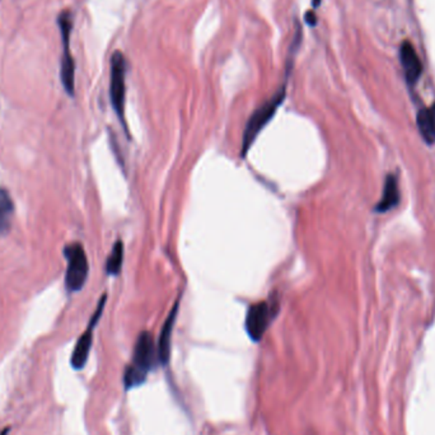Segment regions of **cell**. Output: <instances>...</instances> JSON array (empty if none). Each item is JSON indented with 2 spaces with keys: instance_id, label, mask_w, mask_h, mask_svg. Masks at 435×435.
I'll return each mask as SVG.
<instances>
[{
  "instance_id": "6da1fadb",
  "label": "cell",
  "mask_w": 435,
  "mask_h": 435,
  "mask_svg": "<svg viewBox=\"0 0 435 435\" xmlns=\"http://www.w3.org/2000/svg\"><path fill=\"white\" fill-rule=\"evenodd\" d=\"M158 360V350L150 332L143 331L138 336L134 349L133 362L127 365L124 373V385L127 390L139 387L145 382L148 373L155 368Z\"/></svg>"
},
{
  "instance_id": "7a4b0ae2",
  "label": "cell",
  "mask_w": 435,
  "mask_h": 435,
  "mask_svg": "<svg viewBox=\"0 0 435 435\" xmlns=\"http://www.w3.org/2000/svg\"><path fill=\"white\" fill-rule=\"evenodd\" d=\"M287 97V85H283L280 90L275 93L270 99H267L262 105L251 115V117L247 121L243 138H242V148H241V157L246 158L248 150L252 147L253 143L257 139L259 134L265 129L267 124L273 120L279 107L283 105Z\"/></svg>"
},
{
  "instance_id": "3957f363",
  "label": "cell",
  "mask_w": 435,
  "mask_h": 435,
  "mask_svg": "<svg viewBox=\"0 0 435 435\" xmlns=\"http://www.w3.org/2000/svg\"><path fill=\"white\" fill-rule=\"evenodd\" d=\"M125 99H127V60L122 52L116 51L111 57L110 77V99L113 111L117 115L122 127L127 131L125 120Z\"/></svg>"
},
{
  "instance_id": "277c9868",
  "label": "cell",
  "mask_w": 435,
  "mask_h": 435,
  "mask_svg": "<svg viewBox=\"0 0 435 435\" xmlns=\"http://www.w3.org/2000/svg\"><path fill=\"white\" fill-rule=\"evenodd\" d=\"M64 255L66 257L65 287L68 292L76 293L85 287L90 274L87 253L80 243H71L64 248Z\"/></svg>"
},
{
  "instance_id": "5b68a950",
  "label": "cell",
  "mask_w": 435,
  "mask_h": 435,
  "mask_svg": "<svg viewBox=\"0 0 435 435\" xmlns=\"http://www.w3.org/2000/svg\"><path fill=\"white\" fill-rule=\"evenodd\" d=\"M57 24L63 40V57H62V69L60 78L65 92L73 97L76 91V63L71 57V35L73 29V15L69 10H64L57 17Z\"/></svg>"
},
{
  "instance_id": "8992f818",
  "label": "cell",
  "mask_w": 435,
  "mask_h": 435,
  "mask_svg": "<svg viewBox=\"0 0 435 435\" xmlns=\"http://www.w3.org/2000/svg\"><path fill=\"white\" fill-rule=\"evenodd\" d=\"M278 309L279 307L276 304L267 302V301L255 303L248 308L246 316V331L252 341L259 343L262 340L270 323L278 315Z\"/></svg>"
},
{
  "instance_id": "52a82bcc",
  "label": "cell",
  "mask_w": 435,
  "mask_h": 435,
  "mask_svg": "<svg viewBox=\"0 0 435 435\" xmlns=\"http://www.w3.org/2000/svg\"><path fill=\"white\" fill-rule=\"evenodd\" d=\"M106 302H107V295L104 294L102 298L99 299V306L94 311L93 316L91 317V321L88 323L87 330L78 338L77 344L74 346V350H73V354H71V364L77 371L83 369L85 364H87V362H88L92 344H93V331H94V327L97 326L99 318L104 313Z\"/></svg>"
},
{
  "instance_id": "ba28073f",
  "label": "cell",
  "mask_w": 435,
  "mask_h": 435,
  "mask_svg": "<svg viewBox=\"0 0 435 435\" xmlns=\"http://www.w3.org/2000/svg\"><path fill=\"white\" fill-rule=\"evenodd\" d=\"M180 303H181V297L177 298L173 307L169 311V316L164 321V325L162 327L161 335L158 338V344H157L158 360H159V364L163 365V366L169 364V358H171L172 334H173V327H175L176 320H177V315H178Z\"/></svg>"
},
{
  "instance_id": "9c48e42d",
  "label": "cell",
  "mask_w": 435,
  "mask_h": 435,
  "mask_svg": "<svg viewBox=\"0 0 435 435\" xmlns=\"http://www.w3.org/2000/svg\"><path fill=\"white\" fill-rule=\"evenodd\" d=\"M400 59L407 83L410 85H415L422 73V64L413 43L410 41H404L401 45Z\"/></svg>"
},
{
  "instance_id": "30bf717a",
  "label": "cell",
  "mask_w": 435,
  "mask_h": 435,
  "mask_svg": "<svg viewBox=\"0 0 435 435\" xmlns=\"http://www.w3.org/2000/svg\"><path fill=\"white\" fill-rule=\"evenodd\" d=\"M400 203V190H399V183L397 178L393 175H388L385 180V187L383 194L376 205L374 211L377 213H386L396 208Z\"/></svg>"
},
{
  "instance_id": "8fae6325",
  "label": "cell",
  "mask_w": 435,
  "mask_h": 435,
  "mask_svg": "<svg viewBox=\"0 0 435 435\" xmlns=\"http://www.w3.org/2000/svg\"><path fill=\"white\" fill-rule=\"evenodd\" d=\"M418 127L424 141L428 144L435 143V105L432 108H422L416 117Z\"/></svg>"
},
{
  "instance_id": "7c38bea8",
  "label": "cell",
  "mask_w": 435,
  "mask_h": 435,
  "mask_svg": "<svg viewBox=\"0 0 435 435\" xmlns=\"http://www.w3.org/2000/svg\"><path fill=\"white\" fill-rule=\"evenodd\" d=\"M15 213V204L6 189L0 187V233H7Z\"/></svg>"
},
{
  "instance_id": "4fadbf2b",
  "label": "cell",
  "mask_w": 435,
  "mask_h": 435,
  "mask_svg": "<svg viewBox=\"0 0 435 435\" xmlns=\"http://www.w3.org/2000/svg\"><path fill=\"white\" fill-rule=\"evenodd\" d=\"M124 262V243L119 239L113 243V251L108 255L106 262V273L110 276H116L120 274Z\"/></svg>"
},
{
  "instance_id": "5bb4252c",
  "label": "cell",
  "mask_w": 435,
  "mask_h": 435,
  "mask_svg": "<svg viewBox=\"0 0 435 435\" xmlns=\"http://www.w3.org/2000/svg\"><path fill=\"white\" fill-rule=\"evenodd\" d=\"M8 433H9V428H6L1 432V434L0 435H8Z\"/></svg>"
}]
</instances>
